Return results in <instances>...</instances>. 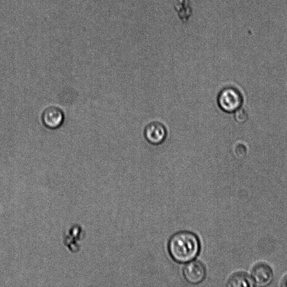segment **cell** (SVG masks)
Here are the masks:
<instances>
[{
	"label": "cell",
	"mask_w": 287,
	"mask_h": 287,
	"mask_svg": "<svg viewBox=\"0 0 287 287\" xmlns=\"http://www.w3.org/2000/svg\"><path fill=\"white\" fill-rule=\"evenodd\" d=\"M168 250L174 261L189 262L199 255L200 243L195 233L183 230L172 235L168 241Z\"/></svg>",
	"instance_id": "1"
},
{
	"label": "cell",
	"mask_w": 287,
	"mask_h": 287,
	"mask_svg": "<svg viewBox=\"0 0 287 287\" xmlns=\"http://www.w3.org/2000/svg\"><path fill=\"white\" fill-rule=\"evenodd\" d=\"M218 105L224 112H233L241 107L243 97L237 89L228 87L220 92L218 98Z\"/></svg>",
	"instance_id": "2"
},
{
	"label": "cell",
	"mask_w": 287,
	"mask_h": 287,
	"mask_svg": "<svg viewBox=\"0 0 287 287\" xmlns=\"http://www.w3.org/2000/svg\"><path fill=\"white\" fill-rule=\"evenodd\" d=\"M85 237L86 232L81 225L74 224L70 226L64 233L63 242L70 252H78L81 248V243Z\"/></svg>",
	"instance_id": "3"
},
{
	"label": "cell",
	"mask_w": 287,
	"mask_h": 287,
	"mask_svg": "<svg viewBox=\"0 0 287 287\" xmlns=\"http://www.w3.org/2000/svg\"><path fill=\"white\" fill-rule=\"evenodd\" d=\"M182 273L187 283L198 284L205 278V267L200 261H191L183 267Z\"/></svg>",
	"instance_id": "4"
},
{
	"label": "cell",
	"mask_w": 287,
	"mask_h": 287,
	"mask_svg": "<svg viewBox=\"0 0 287 287\" xmlns=\"http://www.w3.org/2000/svg\"><path fill=\"white\" fill-rule=\"evenodd\" d=\"M251 276L256 286H266L269 284L274 277L273 270L266 262L256 263L251 270Z\"/></svg>",
	"instance_id": "5"
},
{
	"label": "cell",
	"mask_w": 287,
	"mask_h": 287,
	"mask_svg": "<svg viewBox=\"0 0 287 287\" xmlns=\"http://www.w3.org/2000/svg\"><path fill=\"white\" fill-rule=\"evenodd\" d=\"M42 123L47 128L55 130L60 128L64 123L65 116L62 110L58 107L50 106L42 112Z\"/></svg>",
	"instance_id": "6"
},
{
	"label": "cell",
	"mask_w": 287,
	"mask_h": 287,
	"mask_svg": "<svg viewBox=\"0 0 287 287\" xmlns=\"http://www.w3.org/2000/svg\"><path fill=\"white\" fill-rule=\"evenodd\" d=\"M144 135L148 142L153 145L162 144L167 136V130L162 124L153 122L146 127Z\"/></svg>",
	"instance_id": "7"
},
{
	"label": "cell",
	"mask_w": 287,
	"mask_h": 287,
	"mask_svg": "<svg viewBox=\"0 0 287 287\" xmlns=\"http://www.w3.org/2000/svg\"><path fill=\"white\" fill-rule=\"evenodd\" d=\"M227 286L230 287H253L255 284L251 275L244 271L235 272L230 276Z\"/></svg>",
	"instance_id": "8"
},
{
	"label": "cell",
	"mask_w": 287,
	"mask_h": 287,
	"mask_svg": "<svg viewBox=\"0 0 287 287\" xmlns=\"http://www.w3.org/2000/svg\"><path fill=\"white\" fill-rule=\"evenodd\" d=\"M174 8L183 23H186L189 21L192 14L190 0H177Z\"/></svg>",
	"instance_id": "9"
},
{
	"label": "cell",
	"mask_w": 287,
	"mask_h": 287,
	"mask_svg": "<svg viewBox=\"0 0 287 287\" xmlns=\"http://www.w3.org/2000/svg\"><path fill=\"white\" fill-rule=\"evenodd\" d=\"M234 119L238 123L243 124L248 119V113L243 108L240 107L239 109L235 111Z\"/></svg>",
	"instance_id": "10"
},
{
	"label": "cell",
	"mask_w": 287,
	"mask_h": 287,
	"mask_svg": "<svg viewBox=\"0 0 287 287\" xmlns=\"http://www.w3.org/2000/svg\"><path fill=\"white\" fill-rule=\"evenodd\" d=\"M280 286H287V275L285 276L283 280L281 281Z\"/></svg>",
	"instance_id": "11"
}]
</instances>
